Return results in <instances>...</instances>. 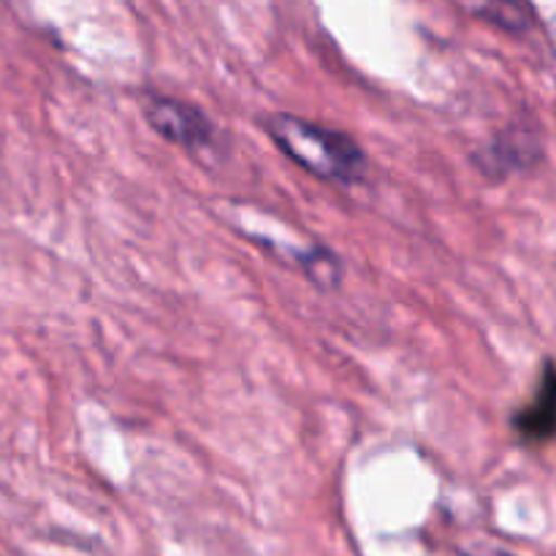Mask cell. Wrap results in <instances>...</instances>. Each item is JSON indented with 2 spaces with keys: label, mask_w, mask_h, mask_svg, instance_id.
Wrapping results in <instances>:
<instances>
[{
  "label": "cell",
  "mask_w": 556,
  "mask_h": 556,
  "mask_svg": "<svg viewBox=\"0 0 556 556\" xmlns=\"http://www.w3.org/2000/svg\"><path fill=\"white\" fill-rule=\"evenodd\" d=\"M266 134L299 168L329 182L353 185L367 177V152L345 130L309 123L296 114H275L266 119Z\"/></svg>",
  "instance_id": "1"
},
{
  "label": "cell",
  "mask_w": 556,
  "mask_h": 556,
  "mask_svg": "<svg viewBox=\"0 0 556 556\" xmlns=\"http://www.w3.org/2000/svg\"><path fill=\"white\" fill-rule=\"evenodd\" d=\"M144 117L157 136L185 150H206L215 136V125L188 101L168 96H150L144 101Z\"/></svg>",
  "instance_id": "2"
},
{
  "label": "cell",
  "mask_w": 556,
  "mask_h": 556,
  "mask_svg": "<svg viewBox=\"0 0 556 556\" xmlns=\"http://www.w3.org/2000/svg\"><path fill=\"white\" fill-rule=\"evenodd\" d=\"M543 155V139L538 128H505L494 139H489L476 152V166L486 177H508L514 172H527Z\"/></svg>",
  "instance_id": "3"
},
{
  "label": "cell",
  "mask_w": 556,
  "mask_h": 556,
  "mask_svg": "<svg viewBox=\"0 0 556 556\" xmlns=\"http://www.w3.org/2000/svg\"><path fill=\"white\" fill-rule=\"evenodd\" d=\"M514 429L521 443L543 445L554 438L556 427V380L552 362L543 364L541 383H538L535 396L514 416Z\"/></svg>",
  "instance_id": "4"
},
{
  "label": "cell",
  "mask_w": 556,
  "mask_h": 556,
  "mask_svg": "<svg viewBox=\"0 0 556 556\" xmlns=\"http://www.w3.org/2000/svg\"><path fill=\"white\" fill-rule=\"evenodd\" d=\"M467 11L492 25L503 27L508 33H527L535 25V11L525 3H486V5H467Z\"/></svg>",
  "instance_id": "5"
},
{
  "label": "cell",
  "mask_w": 556,
  "mask_h": 556,
  "mask_svg": "<svg viewBox=\"0 0 556 556\" xmlns=\"http://www.w3.org/2000/svg\"><path fill=\"white\" fill-rule=\"evenodd\" d=\"M472 556H519V554L503 552V548H486V552H481V554H472Z\"/></svg>",
  "instance_id": "6"
}]
</instances>
